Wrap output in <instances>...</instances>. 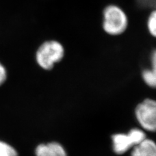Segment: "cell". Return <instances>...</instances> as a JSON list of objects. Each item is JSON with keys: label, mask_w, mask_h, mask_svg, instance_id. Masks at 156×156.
I'll use <instances>...</instances> for the list:
<instances>
[{"label": "cell", "mask_w": 156, "mask_h": 156, "mask_svg": "<svg viewBox=\"0 0 156 156\" xmlns=\"http://www.w3.org/2000/svg\"><path fill=\"white\" fill-rule=\"evenodd\" d=\"M135 116L142 128L151 132H156V100L146 99L135 109Z\"/></svg>", "instance_id": "4"}, {"label": "cell", "mask_w": 156, "mask_h": 156, "mask_svg": "<svg viewBox=\"0 0 156 156\" xmlns=\"http://www.w3.org/2000/svg\"><path fill=\"white\" fill-rule=\"evenodd\" d=\"M131 156H156V143L146 138L132 148Z\"/></svg>", "instance_id": "6"}, {"label": "cell", "mask_w": 156, "mask_h": 156, "mask_svg": "<svg viewBox=\"0 0 156 156\" xmlns=\"http://www.w3.org/2000/svg\"><path fill=\"white\" fill-rule=\"evenodd\" d=\"M7 78V72L5 68L0 62V85H2Z\"/></svg>", "instance_id": "11"}, {"label": "cell", "mask_w": 156, "mask_h": 156, "mask_svg": "<svg viewBox=\"0 0 156 156\" xmlns=\"http://www.w3.org/2000/svg\"><path fill=\"white\" fill-rule=\"evenodd\" d=\"M147 26L150 33L156 38V9L151 12L148 19Z\"/></svg>", "instance_id": "9"}, {"label": "cell", "mask_w": 156, "mask_h": 156, "mask_svg": "<svg viewBox=\"0 0 156 156\" xmlns=\"http://www.w3.org/2000/svg\"><path fill=\"white\" fill-rule=\"evenodd\" d=\"M128 20L124 11L119 7L111 5L104 11L103 27L110 35L116 36L123 33L128 27Z\"/></svg>", "instance_id": "1"}, {"label": "cell", "mask_w": 156, "mask_h": 156, "mask_svg": "<svg viewBox=\"0 0 156 156\" xmlns=\"http://www.w3.org/2000/svg\"><path fill=\"white\" fill-rule=\"evenodd\" d=\"M0 156H18V154L11 146L0 140Z\"/></svg>", "instance_id": "8"}, {"label": "cell", "mask_w": 156, "mask_h": 156, "mask_svg": "<svg viewBox=\"0 0 156 156\" xmlns=\"http://www.w3.org/2000/svg\"><path fill=\"white\" fill-rule=\"evenodd\" d=\"M64 48L55 41H47L39 47L37 51L36 59L38 65L44 70H50L55 63L64 57Z\"/></svg>", "instance_id": "2"}, {"label": "cell", "mask_w": 156, "mask_h": 156, "mask_svg": "<svg viewBox=\"0 0 156 156\" xmlns=\"http://www.w3.org/2000/svg\"><path fill=\"white\" fill-rule=\"evenodd\" d=\"M151 61L152 67L150 69L143 70L142 77L146 85L153 89H156V50L152 51Z\"/></svg>", "instance_id": "7"}, {"label": "cell", "mask_w": 156, "mask_h": 156, "mask_svg": "<svg viewBox=\"0 0 156 156\" xmlns=\"http://www.w3.org/2000/svg\"><path fill=\"white\" fill-rule=\"evenodd\" d=\"M136 2L143 7L156 9V0H136Z\"/></svg>", "instance_id": "10"}, {"label": "cell", "mask_w": 156, "mask_h": 156, "mask_svg": "<svg viewBox=\"0 0 156 156\" xmlns=\"http://www.w3.org/2000/svg\"><path fill=\"white\" fill-rule=\"evenodd\" d=\"M35 152L37 156H68L64 147L57 142L38 145Z\"/></svg>", "instance_id": "5"}, {"label": "cell", "mask_w": 156, "mask_h": 156, "mask_svg": "<svg viewBox=\"0 0 156 156\" xmlns=\"http://www.w3.org/2000/svg\"><path fill=\"white\" fill-rule=\"evenodd\" d=\"M111 138L114 152L122 155L142 142L146 138V136L143 130L133 128L127 133L114 134Z\"/></svg>", "instance_id": "3"}]
</instances>
